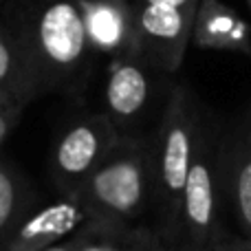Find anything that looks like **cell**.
<instances>
[{
	"label": "cell",
	"instance_id": "6da1fadb",
	"mask_svg": "<svg viewBox=\"0 0 251 251\" xmlns=\"http://www.w3.org/2000/svg\"><path fill=\"white\" fill-rule=\"evenodd\" d=\"M11 25L33 100L55 91L69 93L82 79L93 49L79 0H26Z\"/></svg>",
	"mask_w": 251,
	"mask_h": 251
},
{
	"label": "cell",
	"instance_id": "7a4b0ae2",
	"mask_svg": "<svg viewBox=\"0 0 251 251\" xmlns=\"http://www.w3.org/2000/svg\"><path fill=\"white\" fill-rule=\"evenodd\" d=\"M207 119L196 97L183 84L174 86L165 101L154 132V229L176 249L183 194L190 176L199 139Z\"/></svg>",
	"mask_w": 251,
	"mask_h": 251
},
{
	"label": "cell",
	"instance_id": "3957f363",
	"mask_svg": "<svg viewBox=\"0 0 251 251\" xmlns=\"http://www.w3.org/2000/svg\"><path fill=\"white\" fill-rule=\"evenodd\" d=\"M77 196L91 221L134 225L154 203V139L122 134Z\"/></svg>",
	"mask_w": 251,
	"mask_h": 251
},
{
	"label": "cell",
	"instance_id": "277c9868",
	"mask_svg": "<svg viewBox=\"0 0 251 251\" xmlns=\"http://www.w3.org/2000/svg\"><path fill=\"white\" fill-rule=\"evenodd\" d=\"M223 201L221 141L214 134V128L205 122L183 194L176 251H214L225 236L221 227Z\"/></svg>",
	"mask_w": 251,
	"mask_h": 251
},
{
	"label": "cell",
	"instance_id": "5b68a950",
	"mask_svg": "<svg viewBox=\"0 0 251 251\" xmlns=\"http://www.w3.org/2000/svg\"><path fill=\"white\" fill-rule=\"evenodd\" d=\"M119 139L122 130L104 110L79 117L66 126L49 159L53 185L60 196H77Z\"/></svg>",
	"mask_w": 251,
	"mask_h": 251
},
{
	"label": "cell",
	"instance_id": "8992f818",
	"mask_svg": "<svg viewBox=\"0 0 251 251\" xmlns=\"http://www.w3.org/2000/svg\"><path fill=\"white\" fill-rule=\"evenodd\" d=\"M201 0H134L141 53L159 73H176L192 42Z\"/></svg>",
	"mask_w": 251,
	"mask_h": 251
},
{
	"label": "cell",
	"instance_id": "52a82bcc",
	"mask_svg": "<svg viewBox=\"0 0 251 251\" xmlns=\"http://www.w3.org/2000/svg\"><path fill=\"white\" fill-rule=\"evenodd\" d=\"M159 73L141 51L126 53L110 60L104 86V113L122 134H134V126L148 113L154 93V75Z\"/></svg>",
	"mask_w": 251,
	"mask_h": 251
},
{
	"label": "cell",
	"instance_id": "ba28073f",
	"mask_svg": "<svg viewBox=\"0 0 251 251\" xmlns=\"http://www.w3.org/2000/svg\"><path fill=\"white\" fill-rule=\"evenodd\" d=\"M88 221L91 216L79 196H60L26 214L2 245V251H47L77 234Z\"/></svg>",
	"mask_w": 251,
	"mask_h": 251
},
{
	"label": "cell",
	"instance_id": "9c48e42d",
	"mask_svg": "<svg viewBox=\"0 0 251 251\" xmlns=\"http://www.w3.org/2000/svg\"><path fill=\"white\" fill-rule=\"evenodd\" d=\"M221 187L240 234L251 238V104L221 141Z\"/></svg>",
	"mask_w": 251,
	"mask_h": 251
},
{
	"label": "cell",
	"instance_id": "30bf717a",
	"mask_svg": "<svg viewBox=\"0 0 251 251\" xmlns=\"http://www.w3.org/2000/svg\"><path fill=\"white\" fill-rule=\"evenodd\" d=\"M93 53L110 55L141 51L134 0H79Z\"/></svg>",
	"mask_w": 251,
	"mask_h": 251
},
{
	"label": "cell",
	"instance_id": "8fae6325",
	"mask_svg": "<svg viewBox=\"0 0 251 251\" xmlns=\"http://www.w3.org/2000/svg\"><path fill=\"white\" fill-rule=\"evenodd\" d=\"M192 44L203 51H227L251 57V25L223 0H201Z\"/></svg>",
	"mask_w": 251,
	"mask_h": 251
},
{
	"label": "cell",
	"instance_id": "7c38bea8",
	"mask_svg": "<svg viewBox=\"0 0 251 251\" xmlns=\"http://www.w3.org/2000/svg\"><path fill=\"white\" fill-rule=\"evenodd\" d=\"M165 240L154 227L88 221L79 229V251H161Z\"/></svg>",
	"mask_w": 251,
	"mask_h": 251
},
{
	"label": "cell",
	"instance_id": "4fadbf2b",
	"mask_svg": "<svg viewBox=\"0 0 251 251\" xmlns=\"http://www.w3.org/2000/svg\"><path fill=\"white\" fill-rule=\"evenodd\" d=\"M0 100H16L25 106L33 101L25 55L11 20H0Z\"/></svg>",
	"mask_w": 251,
	"mask_h": 251
},
{
	"label": "cell",
	"instance_id": "5bb4252c",
	"mask_svg": "<svg viewBox=\"0 0 251 251\" xmlns=\"http://www.w3.org/2000/svg\"><path fill=\"white\" fill-rule=\"evenodd\" d=\"M31 196L25 176L7 161H0V249L16 229V225L31 212Z\"/></svg>",
	"mask_w": 251,
	"mask_h": 251
},
{
	"label": "cell",
	"instance_id": "9a60e30c",
	"mask_svg": "<svg viewBox=\"0 0 251 251\" xmlns=\"http://www.w3.org/2000/svg\"><path fill=\"white\" fill-rule=\"evenodd\" d=\"M25 108L26 106L16 100H0V150H2L4 141L9 139V134L16 130Z\"/></svg>",
	"mask_w": 251,
	"mask_h": 251
},
{
	"label": "cell",
	"instance_id": "2e32d148",
	"mask_svg": "<svg viewBox=\"0 0 251 251\" xmlns=\"http://www.w3.org/2000/svg\"><path fill=\"white\" fill-rule=\"evenodd\" d=\"M214 251H251V238L245 234H240V236L225 234L221 243L214 247Z\"/></svg>",
	"mask_w": 251,
	"mask_h": 251
},
{
	"label": "cell",
	"instance_id": "e0dca14e",
	"mask_svg": "<svg viewBox=\"0 0 251 251\" xmlns=\"http://www.w3.org/2000/svg\"><path fill=\"white\" fill-rule=\"evenodd\" d=\"M47 251H79V231L71 236L69 240H64V243L55 245V247H51V249H47Z\"/></svg>",
	"mask_w": 251,
	"mask_h": 251
},
{
	"label": "cell",
	"instance_id": "ac0fdd59",
	"mask_svg": "<svg viewBox=\"0 0 251 251\" xmlns=\"http://www.w3.org/2000/svg\"><path fill=\"white\" fill-rule=\"evenodd\" d=\"M161 251H176V249H174V247H170V245H165V247L161 249Z\"/></svg>",
	"mask_w": 251,
	"mask_h": 251
},
{
	"label": "cell",
	"instance_id": "d6986e66",
	"mask_svg": "<svg viewBox=\"0 0 251 251\" xmlns=\"http://www.w3.org/2000/svg\"><path fill=\"white\" fill-rule=\"evenodd\" d=\"M247 2H249V9H251V0H247Z\"/></svg>",
	"mask_w": 251,
	"mask_h": 251
}]
</instances>
